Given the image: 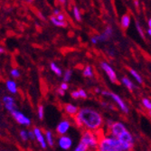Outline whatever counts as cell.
<instances>
[{"label": "cell", "instance_id": "cell-22", "mask_svg": "<svg viewBox=\"0 0 151 151\" xmlns=\"http://www.w3.org/2000/svg\"><path fill=\"white\" fill-rule=\"evenodd\" d=\"M129 73H130V74L134 77V79L139 82V84H142L143 83V80H142V77L140 76V74L137 72V71H135L134 69H130L129 70Z\"/></svg>", "mask_w": 151, "mask_h": 151}, {"label": "cell", "instance_id": "cell-19", "mask_svg": "<svg viewBox=\"0 0 151 151\" xmlns=\"http://www.w3.org/2000/svg\"><path fill=\"white\" fill-rule=\"evenodd\" d=\"M45 140L47 145H49L50 147H53L54 145V140H53V135L52 132L51 130H45Z\"/></svg>", "mask_w": 151, "mask_h": 151}, {"label": "cell", "instance_id": "cell-36", "mask_svg": "<svg viewBox=\"0 0 151 151\" xmlns=\"http://www.w3.org/2000/svg\"><path fill=\"white\" fill-rule=\"evenodd\" d=\"M59 14H61V11H60V9H58V8H55V9L53 10V16H54V17L58 16Z\"/></svg>", "mask_w": 151, "mask_h": 151}, {"label": "cell", "instance_id": "cell-14", "mask_svg": "<svg viewBox=\"0 0 151 151\" xmlns=\"http://www.w3.org/2000/svg\"><path fill=\"white\" fill-rule=\"evenodd\" d=\"M79 108L76 106V105H73L72 103H66L64 105V111L65 112L68 114V115H70V116H76L79 112Z\"/></svg>", "mask_w": 151, "mask_h": 151}, {"label": "cell", "instance_id": "cell-7", "mask_svg": "<svg viewBox=\"0 0 151 151\" xmlns=\"http://www.w3.org/2000/svg\"><path fill=\"white\" fill-rule=\"evenodd\" d=\"M100 66L102 69V71H104L106 75L109 77V81H112V82L118 81V77H117V73H116L115 70L107 62H101L100 63Z\"/></svg>", "mask_w": 151, "mask_h": 151}, {"label": "cell", "instance_id": "cell-9", "mask_svg": "<svg viewBox=\"0 0 151 151\" xmlns=\"http://www.w3.org/2000/svg\"><path fill=\"white\" fill-rule=\"evenodd\" d=\"M125 130H127V128L126 126L123 124L122 122H119V121H117V122H114L112 126L109 128V131H111V135L114 138H118V137L122 134Z\"/></svg>", "mask_w": 151, "mask_h": 151}, {"label": "cell", "instance_id": "cell-4", "mask_svg": "<svg viewBox=\"0 0 151 151\" xmlns=\"http://www.w3.org/2000/svg\"><path fill=\"white\" fill-rule=\"evenodd\" d=\"M113 35V29L111 28V26L106 27V29L101 34V35H94L91 38V42L93 45H97L98 43H103L106 42L107 40H109Z\"/></svg>", "mask_w": 151, "mask_h": 151}, {"label": "cell", "instance_id": "cell-24", "mask_svg": "<svg viewBox=\"0 0 151 151\" xmlns=\"http://www.w3.org/2000/svg\"><path fill=\"white\" fill-rule=\"evenodd\" d=\"M135 24H136V29H137V32L139 33V35L143 38L145 39V35H144V31H143V28L140 24V23L138 21V20H135Z\"/></svg>", "mask_w": 151, "mask_h": 151}, {"label": "cell", "instance_id": "cell-13", "mask_svg": "<svg viewBox=\"0 0 151 151\" xmlns=\"http://www.w3.org/2000/svg\"><path fill=\"white\" fill-rule=\"evenodd\" d=\"M34 133H35V139L37 140V142L40 144L41 147L45 149L47 147V143H46V140H45V134L43 133V131L41 130V129L35 127L34 129H33Z\"/></svg>", "mask_w": 151, "mask_h": 151}, {"label": "cell", "instance_id": "cell-35", "mask_svg": "<svg viewBox=\"0 0 151 151\" xmlns=\"http://www.w3.org/2000/svg\"><path fill=\"white\" fill-rule=\"evenodd\" d=\"M56 18H57L58 20H60V21H63V22L66 21V20H65V16L63 15V13H61V14H59L58 16H56Z\"/></svg>", "mask_w": 151, "mask_h": 151}, {"label": "cell", "instance_id": "cell-42", "mask_svg": "<svg viewBox=\"0 0 151 151\" xmlns=\"http://www.w3.org/2000/svg\"><path fill=\"white\" fill-rule=\"evenodd\" d=\"M134 3H135V5H136V6H138V5L139 4V1H135Z\"/></svg>", "mask_w": 151, "mask_h": 151}, {"label": "cell", "instance_id": "cell-16", "mask_svg": "<svg viewBox=\"0 0 151 151\" xmlns=\"http://www.w3.org/2000/svg\"><path fill=\"white\" fill-rule=\"evenodd\" d=\"M130 23H131V17L129 14H125V15H123L120 18V25L123 29H128L129 25H130Z\"/></svg>", "mask_w": 151, "mask_h": 151}, {"label": "cell", "instance_id": "cell-44", "mask_svg": "<svg viewBox=\"0 0 151 151\" xmlns=\"http://www.w3.org/2000/svg\"><path fill=\"white\" fill-rule=\"evenodd\" d=\"M148 116L151 118V111H148Z\"/></svg>", "mask_w": 151, "mask_h": 151}, {"label": "cell", "instance_id": "cell-27", "mask_svg": "<svg viewBox=\"0 0 151 151\" xmlns=\"http://www.w3.org/2000/svg\"><path fill=\"white\" fill-rule=\"evenodd\" d=\"M37 114H38V118L40 119H43L45 117V107L43 105H39L38 109H37Z\"/></svg>", "mask_w": 151, "mask_h": 151}, {"label": "cell", "instance_id": "cell-18", "mask_svg": "<svg viewBox=\"0 0 151 151\" xmlns=\"http://www.w3.org/2000/svg\"><path fill=\"white\" fill-rule=\"evenodd\" d=\"M50 21L52 22V24H54L55 26H58V27H64V28H65V27H67V25H68L66 21H64V22L60 21V20H58L56 18V17H54V16H52L50 17Z\"/></svg>", "mask_w": 151, "mask_h": 151}, {"label": "cell", "instance_id": "cell-40", "mask_svg": "<svg viewBox=\"0 0 151 151\" xmlns=\"http://www.w3.org/2000/svg\"><path fill=\"white\" fill-rule=\"evenodd\" d=\"M147 24H148V27H149V29H151V18H149V19H148Z\"/></svg>", "mask_w": 151, "mask_h": 151}, {"label": "cell", "instance_id": "cell-30", "mask_svg": "<svg viewBox=\"0 0 151 151\" xmlns=\"http://www.w3.org/2000/svg\"><path fill=\"white\" fill-rule=\"evenodd\" d=\"M10 74H11V76H12L14 79H17V78H19V77H20V75H21V73H20L19 70H18V69H16V68H14V69H12V70H11Z\"/></svg>", "mask_w": 151, "mask_h": 151}, {"label": "cell", "instance_id": "cell-29", "mask_svg": "<svg viewBox=\"0 0 151 151\" xmlns=\"http://www.w3.org/2000/svg\"><path fill=\"white\" fill-rule=\"evenodd\" d=\"M72 71L71 70H67L64 72V75H63V82H68L71 78H72Z\"/></svg>", "mask_w": 151, "mask_h": 151}, {"label": "cell", "instance_id": "cell-15", "mask_svg": "<svg viewBox=\"0 0 151 151\" xmlns=\"http://www.w3.org/2000/svg\"><path fill=\"white\" fill-rule=\"evenodd\" d=\"M6 90L12 93V94H16L17 93V91H18V88H17V82L14 81V80H7L6 81Z\"/></svg>", "mask_w": 151, "mask_h": 151}, {"label": "cell", "instance_id": "cell-41", "mask_svg": "<svg viewBox=\"0 0 151 151\" xmlns=\"http://www.w3.org/2000/svg\"><path fill=\"white\" fill-rule=\"evenodd\" d=\"M147 35H149V36H151V29H147Z\"/></svg>", "mask_w": 151, "mask_h": 151}, {"label": "cell", "instance_id": "cell-3", "mask_svg": "<svg viewBox=\"0 0 151 151\" xmlns=\"http://www.w3.org/2000/svg\"><path fill=\"white\" fill-rule=\"evenodd\" d=\"M100 139L97 138L96 134L92 131L90 130H85L81 135V142L84 143L86 146L89 147V148H94V147H98Z\"/></svg>", "mask_w": 151, "mask_h": 151}, {"label": "cell", "instance_id": "cell-37", "mask_svg": "<svg viewBox=\"0 0 151 151\" xmlns=\"http://www.w3.org/2000/svg\"><path fill=\"white\" fill-rule=\"evenodd\" d=\"M57 92H58V93H59V94H60L61 96H63V95L65 94L64 91H63V90H62V89H60V88H59V89L57 90Z\"/></svg>", "mask_w": 151, "mask_h": 151}, {"label": "cell", "instance_id": "cell-2", "mask_svg": "<svg viewBox=\"0 0 151 151\" xmlns=\"http://www.w3.org/2000/svg\"><path fill=\"white\" fill-rule=\"evenodd\" d=\"M98 151H127L126 147L117 138L103 137L99 141Z\"/></svg>", "mask_w": 151, "mask_h": 151}, {"label": "cell", "instance_id": "cell-25", "mask_svg": "<svg viewBox=\"0 0 151 151\" xmlns=\"http://www.w3.org/2000/svg\"><path fill=\"white\" fill-rule=\"evenodd\" d=\"M89 149L90 148H89L88 146H86L84 143H82V142L80 141V143L75 147V148L73 151H88Z\"/></svg>", "mask_w": 151, "mask_h": 151}, {"label": "cell", "instance_id": "cell-26", "mask_svg": "<svg viewBox=\"0 0 151 151\" xmlns=\"http://www.w3.org/2000/svg\"><path fill=\"white\" fill-rule=\"evenodd\" d=\"M142 105H143V107H144L146 109H147L148 111H151V101H150L149 99H147V98H143V99H142Z\"/></svg>", "mask_w": 151, "mask_h": 151}, {"label": "cell", "instance_id": "cell-43", "mask_svg": "<svg viewBox=\"0 0 151 151\" xmlns=\"http://www.w3.org/2000/svg\"><path fill=\"white\" fill-rule=\"evenodd\" d=\"M88 151H98V150H96V149H94V148H90Z\"/></svg>", "mask_w": 151, "mask_h": 151}, {"label": "cell", "instance_id": "cell-10", "mask_svg": "<svg viewBox=\"0 0 151 151\" xmlns=\"http://www.w3.org/2000/svg\"><path fill=\"white\" fill-rule=\"evenodd\" d=\"M109 97H111V98L117 103V105L119 107V109H120L121 111H122L123 112H124L125 114H128V113L129 112V107L127 106V104L125 103V101H123L118 94H116V93H114V92H111V91H109Z\"/></svg>", "mask_w": 151, "mask_h": 151}, {"label": "cell", "instance_id": "cell-6", "mask_svg": "<svg viewBox=\"0 0 151 151\" xmlns=\"http://www.w3.org/2000/svg\"><path fill=\"white\" fill-rule=\"evenodd\" d=\"M11 114H12V117L16 119V121L18 123V124L23 125V126H26V127L31 126V123H32L31 119L28 117H26L23 112L16 109V111L11 112Z\"/></svg>", "mask_w": 151, "mask_h": 151}, {"label": "cell", "instance_id": "cell-1", "mask_svg": "<svg viewBox=\"0 0 151 151\" xmlns=\"http://www.w3.org/2000/svg\"><path fill=\"white\" fill-rule=\"evenodd\" d=\"M76 125L84 127L87 130L97 131L103 124V118L99 111L91 108H81L74 117Z\"/></svg>", "mask_w": 151, "mask_h": 151}, {"label": "cell", "instance_id": "cell-34", "mask_svg": "<svg viewBox=\"0 0 151 151\" xmlns=\"http://www.w3.org/2000/svg\"><path fill=\"white\" fill-rule=\"evenodd\" d=\"M28 137H29V139L31 140H35V136L33 130H29L28 131Z\"/></svg>", "mask_w": 151, "mask_h": 151}, {"label": "cell", "instance_id": "cell-38", "mask_svg": "<svg viewBox=\"0 0 151 151\" xmlns=\"http://www.w3.org/2000/svg\"><path fill=\"white\" fill-rule=\"evenodd\" d=\"M5 52H6V49L0 46V54H3V53H5Z\"/></svg>", "mask_w": 151, "mask_h": 151}, {"label": "cell", "instance_id": "cell-31", "mask_svg": "<svg viewBox=\"0 0 151 151\" xmlns=\"http://www.w3.org/2000/svg\"><path fill=\"white\" fill-rule=\"evenodd\" d=\"M79 91V95H80V98H81V99H87V97H88V94H87V92L83 90V89H79L78 90Z\"/></svg>", "mask_w": 151, "mask_h": 151}, {"label": "cell", "instance_id": "cell-28", "mask_svg": "<svg viewBox=\"0 0 151 151\" xmlns=\"http://www.w3.org/2000/svg\"><path fill=\"white\" fill-rule=\"evenodd\" d=\"M19 135H20V138L23 141H27L29 139V137H28V131H26L24 129H22L20 132H19Z\"/></svg>", "mask_w": 151, "mask_h": 151}, {"label": "cell", "instance_id": "cell-33", "mask_svg": "<svg viewBox=\"0 0 151 151\" xmlns=\"http://www.w3.org/2000/svg\"><path fill=\"white\" fill-rule=\"evenodd\" d=\"M68 88H69V85H68V83L67 82H62L61 83V85H60V89H62L63 91H66V90H68Z\"/></svg>", "mask_w": 151, "mask_h": 151}, {"label": "cell", "instance_id": "cell-17", "mask_svg": "<svg viewBox=\"0 0 151 151\" xmlns=\"http://www.w3.org/2000/svg\"><path fill=\"white\" fill-rule=\"evenodd\" d=\"M120 81H121V83L124 85L128 90H129V91H133L134 90L135 85H134V83L131 81V80L129 78H128V77H122L120 79Z\"/></svg>", "mask_w": 151, "mask_h": 151}, {"label": "cell", "instance_id": "cell-12", "mask_svg": "<svg viewBox=\"0 0 151 151\" xmlns=\"http://www.w3.org/2000/svg\"><path fill=\"white\" fill-rule=\"evenodd\" d=\"M70 128H71V122L67 119H63L57 124L55 129L60 136H65V134L70 129Z\"/></svg>", "mask_w": 151, "mask_h": 151}, {"label": "cell", "instance_id": "cell-23", "mask_svg": "<svg viewBox=\"0 0 151 151\" xmlns=\"http://www.w3.org/2000/svg\"><path fill=\"white\" fill-rule=\"evenodd\" d=\"M73 17H74V18H75L76 21H78V22H81V11H80V9H79L78 6H73Z\"/></svg>", "mask_w": 151, "mask_h": 151}, {"label": "cell", "instance_id": "cell-39", "mask_svg": "<svg viewBox=\"0 0 151 151\" xmlns=\"http://www.w3.org/2000/svg\"><path fill=\"white\" fill-rule=\"evenodd\" d=\"M94 91H95L96 93H101V90L100 88H95V89H94Z\"/></svg>", "mask_w": 151, "mask_h": 151}, {"label": "cell", "instance_id": "cell-11", "mask_svg": "<svg viewBox=\"0 0 151 151\" xmlns=\"http://www.w3.org/2000/svg\"><path fill=\"white\" fill-rule=\"evenodd\" d=\"M2 101L5 105V108L6 111H8L10 113L13 112L14 111H16V108H17V105H16V101L14 99L12 96H9V95H6L3 97L2 99Z\"/></svg>", "mask_w": 151, "mask_h": 151}, {"label": "cell", "instance_id": "cell-45", "mask_svg": "<svg viewBox=\"0 0 151 151\" xmlns=\"http://www.w3.org/2000/svg\"><path fill=\"white\" fill-rule=\"evenodd\" d=\"M128 151H132V150H128Z\"/></svg>", "mask_w": 151, "mask_h": 151}, {"label": "cell", "instance_id": "cell-20", "mask_svg": "<svg viewBox=\"0 0 151 151\" xmlns=\"http://www.w3.org/2000/svg\"><path fill=\"white\" fill-rule=\"evenodd\" d=\"M50 69H51V71H52L54 73H55L57 76H62L63 71H62V69H61V68L55 63L52 62V63H50Z\"/></svg>", "mask_w": 151, "mask_h": 151}, {"label": "cell", "instance_id": "cell-8", "mask_svg": "<svg viewBox=\"0 0 151 151\" xmlns=\"http://www.w3.org/2000/svg\"><path fill=\"white\" fill-rule=\"evenodd\" d=\"M57 143L59 147L64 151L70 150L73 147V139L69 136H60L58 138Z\"/></svg>", "mask_w": 151, "mask_h": 151}, {"label": "cell", "instance_id": "cell-21", "mask_svg": "<svg viewBox=\"0 0 151 151\" xmlns=\"http://www.w3.org/2000/svg\"><path fill=\"white\" fill-rule=\"evenodd\" d=\"M94 75L93 73V69L91 65H86L83 69V76L87 77V78H92Z\"/></svg>", "mask_w": 151, "mask_h": 151}, {"label": "cell", "instance_id": "cell-32", "mask_svg": "<svg viewBox=\"0 0 151 151\" xmlns=\"http://www.w3.org/2000/svg\"><path fill=\"white\" fill-rule=\"evenodd\" d=\"M71 96L73 99H79L80 98V95H79V91H73L71 92Z\"/></svg>", "mask_w": 151, "mask_h": 151}, {"label": "cell", "instance_id": "cell-5", "mask_svg": "<svg viewBox=\"0 0 151 151\" xmlns=\"http://www.w3.org/2000/svg\"><path fill=\"white\" fill-rule=\"evenodd\" d=\"M123 145L126 147V150H131L134 147V138L132 134L127 129L123 132L122 134H120L118 138H117Z\"/></svg>", "mask_w": 151, "mask_h": 151}]
</instances>
